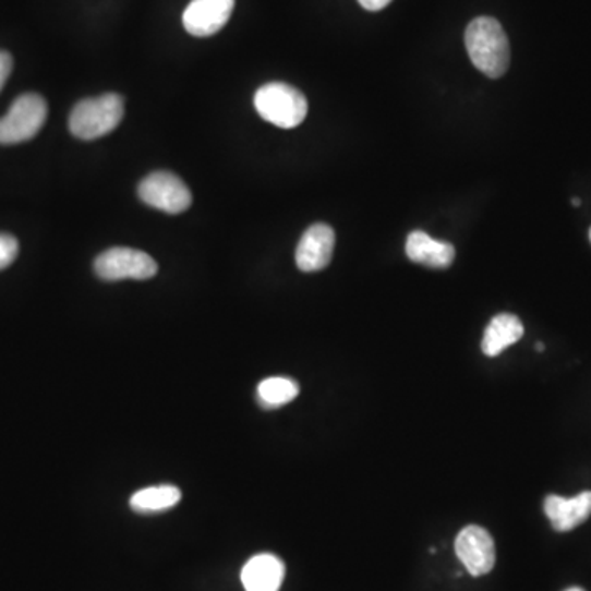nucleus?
<instances>
[{"instance_id":"f3484780","label":"nucleus","mask_w":591,"mask_h":591,"mask_svg":"<svg viewBox=\"0 0 591 591\" xmlns=\"http://www.w3.org/2000/svg\"><path fill=\"white\" fill-rule=\"evenodd\" d=\"M12 70H14V60H12L11 55L8 51L0 50V91L8 83Z\"/></svg>"},{"instance_id":"f8f14e48","label":"nucleus","mask_w":591,"mask_h":591,"mask_svg":"<svg viewBox=\"0 0 591 591\" xmlns=\"http://www.w3.org/2000/svg\"><path fill=\"white\" fill-rule=\"evenodd\" d=\"M285 564L273 554H258L242 570L245 591H278L285 580Z\"/></svg>"},{"instance_id":"39448f33","label":"nucleus","mask_w":591,"mask_h":591,"mask_svg":"<svg viewBox=\"0 0 591 591\" xmlns=\"http://www.w3.org/2000/svg\"><path fill=\"white\" fill-rule=\"evenodd\" d=\"M94 272L104 281L122 279H150L158 273V265L148 253L126 246H113L97 256Z\"/></svg>"},{"instance_id":"412c9836","label":"nucleus","mask_w":591,"mask_h":591,"mask_svg":"<svg viewBox=\"0 0 591 591\" xmlns=\"http://www.w3.org/2000/svg\"><path fill=\"white\" fill-rule=\"evenodd\" d=\"M575 206H580V200H574Z\"/></svg>"},{"instance_id":"6ab92c4d","label":"nucleus","mask_w":591,"mask_h":591,"mask_svg":"<svg viewBox=\"0 0 591 591\" xmlns=\"http://www.w3.org/2000/svg\"><path fill=\"white\" fill-rule=\"evenodd\" d=\"M565 591H584V590L583 588L574 587V588H568V590H565Z\"/></svg>"},{"instance_id":"dca6fc26","label":"nucleus","mask_w":591,"mask_h":591,"mask_svg":"<svg viewBox=\"0 0 591 591\" xmlns=\"http://www.w3.org/2000/svg\"><path fill=\"white\" fill-rule=\"evenodd\" d=\"M19 255V242L11 233H0V269H5Z\"/></svg>"},{"instance_id":"1a4fd4ad","label":"nucleus","mask_w":591,"mask_h":591,"mask_svg":"<svg viewBox=\"0 0 591 591\" xmlns=\"http://www.w3.org/2000/svg\"><path fill=\"white\" fill-rule=\"evenodd\" d=\"M336 233L327 224H314L301 237L296 249V265L301 272H321L333 260Z\"/></svg>"},{"instance_id":"f257e3e1","label":"nucleus","mask_w":591,"mask_h":591,"mask_svg":"<svg viewBox=\"0 0 591 591\" xmlns=\"http://www.w3.org/2000/svg\"><path fill=\"white\" fill-rule=\"evenodd\" d=\"M466 47L477 70L492 80H498L508 71L511 50L502 24L492 17H479L470 22L466 32Z\"/></svg>"},{"instance_id":"f03ea898","label":"nucleus","mask_w":591,"mask_h":591,"mask_svg":"<svg viewBox=\"0 0 591 591\" xmlns=\"http://www.w3.org/2000/svg\"><path fill=\"white\" fill-rule=\"evenodd\" d=\"M123 99L119 94L80 100L70 113V130L76 138L96 140L112 132L122 122Z\"/></svg>"},{"instance_id":"2eb2a0df","label":"nucleus","mask_w":591,"mask_h":591,"mask_svg":"<svg viewBox=\"0 0 591 591\" xmlns=\"http://www.w3.org/2000/svg\"><path fill=\"white\" fill-rule=\"evenodd\" d=\"M298 395H300V385L294 379L281 378V376L263 379L256 388V398L260 406L265 409L281 408Z\"/></svg>"},{"instance_id":"4468645a","label":"nucleus","mask_w":591,"mask_h":591,"mask_svg":"<svg viewBox=\"0 0 591 591\" xmlns=\"http://www.w3.org/2000/svg\"><path fill=\"white\" fill-rule=\"evenodd\" d=\"M180 499V489L174 485L150 486L140 490L130 498V508L138 515H155L173 508Z\"/></svg>"},{"instance_id":"0eeeda50","label":"nucleus","mask_w":591,"mask_h":591,"mask_svg":"<svg viewBox=\"0 0 591 591\" xmlns=\"http://www.w3.org/2000/svg\"><path fill=\"white\" fill-rule=\"evenodd\" d=\"M457 557L473 577L490 574L495 567L496 548L492 534L480 526H467L456 539Z\"/></svg>"},{"instance_id":"7ed1b4c3","label":"nucleus","mask_w":591,"mask_h":591,"mask_svg":"<svg viewBox=\"0 0 591 591\" xmlns=\"http://www.w3.org/2000/svg\"><path fill=\"white\" fill-rule=\"evenodd\" d=\"M256 112L279 129H294L307 116V100L301 91L285 83H269L256 91Z\"/></svg>"},{"instance_id":"ddd939ff","label":"nucleus","mask_w":591,"mask_h":591,"mask_svg":"<svg viewBox=\"0 0 591 591\" xmlns=\"http://www.w3.org/2000/svg\"><path fill=\"white\" fill-rule=\"evenodd\" d=\"M524 336V326L515 314L493 317L483 336L482 349L486 357H498Z\"/></svg>"},{"instance_id":"6e6552de","label":"nucleus","mask_w":591,"mask_h":591,"mask_svg":"<svg viewBox=\"0 0 591 591\" xmlns=\"http://www.w3.org/2000/svg\"><path fill=\"white\" fill-rule=\"evenodd\" d=\"M236 0H193L183 14V25L193 37H210L222 31L232 15Z\"/></svg>"},{"instance_id":"20e7f679","label":"nucleus","mask_w":591,"mask_h":591,"mask_svg":"<svg viewBox=\"0 0 591 591\" xmlns=\"http://www.w3.org/2000/svg\"><path fill=\"white\" fill-rule=\"evenodd\" d=\"M48 116L47 100L35 93L22 94L0 117V145H17L34 138Z\"/></svg>"},{"instance_id":"aec40b11","label":"nucleus","mask_w":591,"mask_h":591,"mask_svg":"<svg viewBox=\"0 0 591 591\" xmlns=\"http://www.w3.org/2000/svg\"><path fill=\"white\" fill-rule=\"evenodd\" d=\"M535 349H538V350H544V346H542V343H538V346H535Z\"/></svg>"},{"instance_id":"423d86ee","label":"nucleus","mask_w":591,"mask_h":591,"mask_svg":"<svg viewBox=\"0 0 591 591\" xmlns=\"http://www.w3.org/2000/svg\"><path fill=\"white\" fill-rule=\"evenodd\" d=\"M138 197L146 206L167 214L190 209L193 194L181 178L170 171H155L138 184Z\"/></svg>"},{"instance_id":"9b49d317","label":"nucleus","mask_w":591,"mask_h":591,"mask_svg":"<svg viewBox=\"0 0 591 591\" xmlns=\"http://www.w3.org/2000/svg\"><path fill=\"white\" fill-rule=\"evenodd\" d=\"M406 255L418 265L429 266V268H449L456 258V249L453 243L441 242L422 230H414L406 240Z\"/></svg>"},{"instance_id":"9d476101","label":"nucleus","mask_w":591,"mask_h":591,"mask_svg":"<svg viewBox=\"0 0 591 591\" xmlns=\"http://www.w3.org/2000/svg\"><path fill=\"white\" fill-rule=\"evenodd\" d=\"M544 511L555 531H571L590 518L591 492L580 493L574 498L548 495L544 502Z\"/></svg>"},{"instance_id":"a211bd4d","label":"nucleus","mask_w":591,"mask_h":591,"mask_svg":"<svg viewBox=\"0 0 591 591\" xmlns=\"http://www.w3.org/2000/svg\"><path fill=\"white\" fill-rule=\"evenodd\" d=\"M359 4L362 5L365 11L378 12L385 9L386 5L391 4V0H359Z\"/></svg>"},{"instance_id":"4be33fe9","label":"nucleus","mask_w":591,"mask_h":591,"mask_svg":"<svg viewBox=\"0 0 591 591\" xmlns=\"http://www.w3.org/2000/svg\"><path fill=\"white\" fill-rule=\"evenodd\" d=\"M590 240H591V229H590Z\"/></svg>"}]
</instances>
